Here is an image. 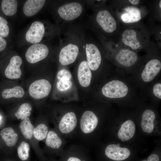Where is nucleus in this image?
<instances>
[{"instance_id":"13","label":"nucleus","mask_w":161,"mask_h":161,"mask_svg":"<svg viewBox=\"0 0 161 161\" xmlns=\"http://www.w3.org/2000/svg\"><path fill=\"white\" fill-rule=\"evenodd\" d=\"M105 154L109 158L113 160L121 161L127 158L130 151L126 148H121L117 145L111 144L106 148Z\"/></svg>"},{"instance_id":"20","label":"nucleus","mask_w":161,"mask_h":161,"mask_svg":"<svg viewBox=\"0 0 161 161\" xmlns=\"http://www.w3.org/2000/svg\"><path fill=\"white\" fill-rule=\"evenodd\" d=\"M155 114L151 110L147 109L143 112L141 123V126L143 131L147 133H151L154 128V121Z\"/></svg>"},{"instance_id":"14","label":"nucleus","mask_w":161,"mask_h":161,"mask_svg":"<svg viewBox=\"0 0 161 161\" xmlns=\"http://www.w3.org/2000/svg\"><path fill=\"white\" fill-rule=\"evenodd\" d=\"M120 17L123 23L131 24L138 22L142 18V15L139 8L133 6H129L123 8Z\"/></svg>"},{"instance_id":"27","label":"nucleus","mask_w":161,"mask_h":161,"mask_svg":"<svg viewBox=\"0 0 161 161\" xmlns=\"http://www.w3.org/2000/svg\"><path fill=\"white\" fill-rule=\"evenodd\" d=\"M48 132V128L45 124L41 123L38 125L33 130V135L38 141L44 140Z\"/></svg>"},{"instance_id":"1","label":"nucleus","mask_w":161,"mask_h":161,"mask_svg":"<svg viewBox=\"0 0 161 161\" xmlns=\"http://www.w3.org/2000/svg\"><path fill=\"white\" fill-rule=\"evenodd\" d=\"M149 39V33L148 30L136 26L127 28L122 32L120 36L122 44L133 50L148 47Z\"/></svg>"},{"instance_id":"10","label":"nucleus","mask_w":161,"mask_h":161,"mask_svg":"<svg viewBox=\"0 0 161 161\" xmlns=\"http://www.w3.org/2000/svg\"><path fill=\"white\" fill-rule=\"evenodd\" d=\"M85 50L89 67L92 70H97L101 62V56L99 49L94 44H86Z\"/></svg>"},{"instance_id":"31","label":"nucleus","mask_w":161,"mask_h":161,"mask_svg":"<svg viewBox=\"0 0 161 161\" xmlns=\"http://www.w3.org/2000/svg\"><path fill=\"white\" fill-rule=\"evenodd\" d=\"M57 77L58 79L61 78H69L71 79L72 75L69 71L63 69L58 72Z\"/></svg>"},{"instance_id":"34","label":"nucleus","mask_w":161,"mask_h":161,"mask_svg":"<svg viewBox=\"0 0 161 161\" xmlns=\"http://www.w3.org/2000/svg\"><path fill=\"white\" fill-rule=\"evenodd\" d=\"M141 161H160L158 156L156 154H153L149 156L147 160H143Z\"/></svg>"},{"instance_id":"29","label":"nucleus","mask_w":161,"mask_h":161,"mask_svg":"<svg viewBox=\"0 0 161 161\" xmlns=\"http://www.w3.org/2000/svg\"><path fill=\"white\" fill-rule=\"evenodd\" d=\"M71 80V79L68 78H61L58 79L56 84L57 89L61 91L69 90L72 85Z\"/></svg>"},{"instance_id":"38","label":"nucleus","mask_w":161,"mask_h":161,"mask_svg":"<svg viewBox=\"0 0 161 161\" xmlns=\"http://www.w3.org/2000/svg\"><path fill=\"white\" fill-rule=\"evenodd\" d=\"M1 119V117H0V122Z\"/></svg>"},{"instance_id":"8","label":"nucleus","mask_w":161,"mask_h":161,"mask_svg":"<svg viewBox=\"0 0 161 161\" xmlns=\"http://www.w3.org/2000/svg\"><path fill=\"white\" fill-rule=\"evenodd\" d=\"M78 124V119L76 114L73 112H69L61 118L59 123L58 129L64 134H67L73 132Z\"/></svg>"},{"instance_id":"9","label":"nucleus","mask_w":161,"mask_h":161,"mask_svg":"<svg viewBox=\"0 0 161 161\" xmlns=\"http://www.w3.org/2000/svg\"><path fill=\"white\" fill-rule=\"evenodd\" d=\"M45 33L43 24L39 21H35L31 24L25 35L27 42L33 44L39 43L42 40Z\"/></svg>"},{"instance_id":"37","label":"nucleus","mask_w":161,"mask_h":161,"mask_svg":"<svg viewBox=\"0 0 161 161\" xmlns=\"http://www.w3.org/2000/svg\"><path fill=\"white\" fill-rule=\"evenodd\" d=\"M161 1L160 0V1L159 5L160 8V9H161Z\"/></svg>"},{"instance_id":"25","label":"nucleus","mask_w":161,"mask_h":161,"mask_svg":"<svg viewBox=\"0 0 161 161\" xmlns=\"http://www.w3.org/2000/svg\"><path fill=\"white\" fill-rule=\"evenodd\" d=\"M1 94L3 97L4 99L12 97L21 98L24 96L25 92L21 87L17 86L12 88L4 90Z\"/></svg>"},{"instance_id":"18","label":"nucleus","mask_w":161,"mask_h":161,"mask_svg":"<svg viewBox=\"0 0 161 161\" xmlns=\"http://www.w3.org/2000/svg\"><path fill=\"white\" fill-rule=\"evenodd\" d=\"M135 130V125L134 122L128 120L121 125L118 133V137L122 142L128 140L133 137Z\"/></svg>"},{"instance_id":"17","label":"nucleus","mask_w":161,"mask_h":161,"mask_svg":"<svg viewBox=\"0 0 161 161\" xmlns=\"http://www.w3.org/2000/svg\"><path fill=\"white\" fill-rule=\"evenodd\" d=\"M92 77L91 72L87 61H82L80 64L78 71V79L80 85L85 87L89 86Z\"/></svg>"},{"instance_id":"21","label":"nucleus","mask_w":161,"mask_h":161,"mask_svg":"<svg viewBox=\"0 0 161 161\" xmlns=\"http://www.w3.org/2000/svg\"><path fill=\"white\" fill-rule=\"evenodd\" d=\"M0 135L7 145L9 147L15 145L18 139V134L13 129L10 127L3 129L0 132Z\"/></svg>"},{"instance_id":"6","label":"nucleus","mask_w":161,"mask_h":161,"mask_svg":"<svg viewBox=\"0 0 161 161\" xmlns=\"http://www.w3.org/2000/svg\"><path fill=\"white\" fill-rule=\"evenodd\" d=\"M83 8L79 3L76 2L65 4L60 7L58 12L60 16L66 21L78 18L81 14Z\"/></svg>"},{"instance_id":"23","label":"nucleus","mask_w":161,"mask_h":161,"mask_svg":"<svg viewBox=\"0 0 161 161\" xmlns=\"http://www.w3.org/2000/svg\"><path fill=\"white\" fill-rule=\"evenodd\" d=\"M18 4L16 0H3L1 8L4 13L7 16H12L17 12Z\"/></svg>"},{"instance_id":"26","label":"nucleus","mask_w":161,"mask_h":161,"mask_svg":"<svg viewBox=\"0 0 161 161\" xmlns=\"http://www.w3.org/2000/svg\"><path fill=\"white\" fill-rule=\"evenodd\" d=\"M32 109V107L30 104L27 103H24L20 106L15 113V116L18 119L23 120L30 115Z\"/></svg>"},{"instance_id":"2","label":"nucleus","mask_w":161,"mask_h":161,"mask_svg":"<svg viewBox=\"0 0 161 161\" xmlns=\"http://www.w3.org/2000/svg\"><path fill=\"white\" fill-rule=\"evenodd\" d=\"M128 91L127 86L123 82L113 80L105 84L102 87V92L105 97L111 98H120L125 97Z\"/></svg>"},{"instance_id":"11","label":"nucleus","mask_w":161,"mask_h":161,"mask_svg":"<svg viewBox=\"0 0 161 161\" xmlns=\"http://www.w3.org/2000/svg\"><path fill=\"white\" fill-rule=\"evenodd\" d=\"M79 52V49L76 45L70 44L63 47L61 50L59 60L63 65H67L73 63Z\"/></svg>"},{"instance_id":"32","label":"nucleus","mask_w":161,"mask_h":161,"mask_svg":"<svg viewBox=\"0 0 161 161\" xmlns=\"http://www.w3.org/2000/svg\"><path fill=\"white\" fill-rule=\"evenodd\" d=\"M153 92L158 98L161 99V84L158 83L155 84L153 87Z\"/></svg>"},{"instance_id":"5","label":"nucleus","mask_w":161,"mask_h":161,"mask_svg":"<svg viewBox=\"0 0 161 161\" xmlns=\"http://www.w3.org/2000/svg\"><path fill=\"white\" fill-rule=\"evenodd\" d=\"M49 53V49L45 45L37 44L32 45L27 49L25 57L28 62L34 64L45 58Z\"/></svg>"},{"instance_id":"36","label":"nucleus","mask_w":161,"mask_h":161,"mask_svg":"<svg viewBox=\"0 0 161 161\" xmlns=\"http://www.w3.org/2000/svg\"><path fill=\"white\" fill-rule=\"evenodd\" d=\"M128 1L130 4L134 5H137L140 1V0H129Z\"/></svg>"},{"instance_id":"16","label":"nucleus","mask_w":161,"mask_h":161,"mask_svg":"<svg viewBox=\"0 0 161 161\" xmlns=\"http://www.w3.org/2000/svg\"><path fill=\"white\" fill-rule=\"evenodd\" d=\"M22 64V60L18 55L13 56L6 68L5 75L6 77L10 79H18L20 78L21 71L20 67Z\"/></svg>"},{"instance_id":"35","label":"nucleus","mask_w":161,"mask_h":161,"mask_svg":"<svg viewBox=\"0 0 161 161\" xmlns=\"http://www.w3.org/2000/svg\"><path fill=\"white\" fill-rule=\"evenodd\" d=\"M67 161H82L79 158L75 157H69Z\"/></svg>"},{"instance_id":"3","label":"nucleus","mask_w":161,"mask_h":161,"mask_svg":"<svg viewBox=\"0 0 161 161\" xmlns=\"http://www.w3.org/2000/svg\"><path fill=\"white\" fill-rule=\"evenodd\" d=\"M96 21L102 29L108 33H112L117 31L118 23L114 16L108 10L99 11L96 16Z\"/></svg>"},{"instance_id":"28","label":"nucleus","mask_w":161,"mask_h":161,"mask_svg":"<svg viewBox=\"0 0 161 161\" xmlns=\"http://www.w3.org/2000/svg\"><path fill=\"white\" fill-rule=\"evenodd\" d=\"M30 150L29 144L25 142H22L17 149L19 158L23 161L26 160L29 156Z\"/></svg>"},{"instance_id":"19","label":"nucleus","mask_w":161,"mask_h":161,"mask_svg":"<svg viewBox=\"0 0 161 161\" xmlns=\"http://www.w3.org/2000/svg\"><path fill=\"white\" fill-rule=\"evenodd\" d=\"M45 0H28L24 3L23 12L27 16L30 17L37 13L45 4Z\"/></svg>"},{"instance_id":"12","label":"nucleus","mask_w":161,"mask_h":161,"mask_svg":"<svg viewBox=\"0 0 161 161\" xmlns=\"http://www.w3.org/2000/svg\"><path fill=\"white\" fill-rule=\"evenodd\" d=\"M137 54L128 48H121L117 52L115 56L116 61L121 65L127 67H131L137 62Z\"/></svg>"},{"instance_id":"7","label":"nucleus","mask_w":161,"mask_h":161,"mask_svg":"<svg viewBox=\"0 0 161 161\" xmlns=\"http://www.w3.org/2000/svg\"><path fill=\"white\" fill-rule=\"evenodd\" d=\"M98 123V119L92 111H86L83 114L80 119L79 126L81 132L88 134L92 133L96 128Z\"/></svg>"},{"instance_id":"22","label":"nucleus","mask_w":161,"mask_h":161,"mask_svg":"<svg viewBox=\"0 0 161 161\" xmlns=\"http://www.w3.org/2000/svg\"><path fill=\"white\" fill-rule=\"evenodd\" d=\"M45 143L49 147L58 149L63 145V141L58 135L52 131H48L46 138Z\"/></svg>"},{"instance_id":"4","label":"nucleus","mask_w":161,"mask_h":161,"mask_svg":"<svg viewBox=\"0 0 161 161\" xmlns=\"http://www.w3.org/2000/svg\"><path fill=\"white\" fill-rule=\"evenodd\" d=\"M51 85L47 80L42 79L32 83L29 88L30 95L36 99H41L47 96L51 89Z\"/></svg>"},{"instance_id":"24","label":"nucleus","mask_w":161,"mask_h":161,"mask_svg":"<svg viewBox=\"0 0 161 161\" xmlns=\"http://www.w3.org/2000/svg\"><path fill=\"white\" fill-rule=\"evenodd\" d=\"M19 128L21 132L26 139L30 140L32 138L34 128L28 117L25 118L21 122Z\"/></svg>"},{"instance_id":"33","label":"nucleus","mask_w":161,"mask_h":161,"mask_svg":"<svg viewBox=\"0 0 161 161\" xmlns=\"http://www.w3.org/2000/svg\"><path fill=\"white\" fill-rule=\"evenodd\" d=\"M7 45V41L3 37L0 35V52L3 51Z\"/></svg>"},{"instance_id":"15","label":"nucleus","mask_w":161,"mask_h":161,"mask_svg":"<svg viewBox=\"0 0 161 161\" xmlns=\"http://www.w3.org/2000/svg\"><path fill=\"white\" fill-rule=\"evenodd\" d=\"M161 68V63L160 60L153 59L149 61L142 72V80L146 82L151 81L159 72Z\"/></svg>"},{"instance_id":"30","label":"nucleus","mask_w":161,"mask_h":161,"mask_svg":"<svg viewBox=\"0 0 161 161\" xmlns=\"http://www.w3.org/2000/svg\"><path fill=\"white\" fill-rule=\"evenodd\" d=\"M7 21L0 16V35L3 37H7L9 32V28Z\"/></svg>"}]
</instances>
